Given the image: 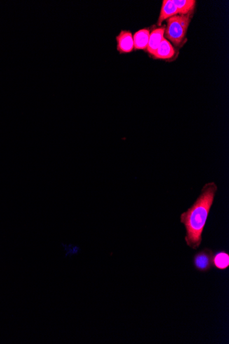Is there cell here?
<instances>
[{"label":"cell","mask_w":229,"mask_h":344,"mask_svg":"<svg viewBox=\"0 0 229 344\" xmlns=\"http://www.w3.org/2000/svg\"><path fill=\"white\" fill-rule=\"evenodd\" d=\"M212 265L219 270H225L229 267V254L225 251H220L213 256Z\"/></svg>","instance_id":"cell-10"},{"label":"cell","mask_w":229,"mask_h":344,"mask_svg":"<svg viewBox=\"0 0 229 344\" xmlns=\"http://www.w3.org/2000/svg\"><path fill=\"white\" fill-rule=\"evenodd\" d=\"M213 256L212 250L207 248L197 252L194 258L196 270L200 272H207L210 270L212 267Z\"/></svg>","instance_id":"cell-3"},{"label":"cell","mask_w":229,"mask_h":344,"mask_svg":"<svg viewBox=\"0 0 229 344\" xmlns=\"http://www.w3.org/2000/svg\"><path fill=\"white\" fill-rule=\"evenodd\" d=\"M177 15H178L177 7L174 4L173 0H164L163 1L162 9H161L157 24L159 26H162V23L164 21Z\"/></svg>","instance_id":"cell-6"},{"label":"cell","mask_w":229,"mask_h":344,"mask_svg":"<svg viewBox=\"0 0 229 344\" xmlns=\"http://www.w3.org/2000/svg\"><path fill=\"white\" fill-rule=\"evenodd\" d=\"M218 186L215 182L206 183L190 208L181 215V222L186 230L185 241L187 245L193 249L200 247L202 232L212 206Z\"/></svg>","instance_id":"cell-1"},{"label":"cell","mask_w":229,"mask_h":344,"mask_svg":"<svg viewBox=\"0 0 229 344\" xmlns=\"http://www.w3.org/2000/svg\"><path fill=\"white\" fill-rule=\"evenodd\" d=\"M165 31V26H162L150 33L149 41L147 47V51L149 52L150 55L153 56L155 55L159 45L164 39Z\"/></svg>","instance_id":"cell-5"},{"label":"cell","mask_w":229,"mask_h":344,"mask_svg":"<svg viewBox=\"0 0 229 344\" xmlns=\"http://www.w3.org/2000/svg\"><path fill=\"white\" fill-rule=\"evenodd\" d=\"M117 50L120 54L130 53L134 50L133 35L129 31H122L117 35Z\"/></svg>","instance_id":"cell-4"},{"label":"cell","mask_w":229,"mask_h":344,"mask_svg":"<svg viewBox=\"0 0 229 344\" xmlns=\"http://www.w3.org/2000/svg\"><path fill=\"white\" fill-rule=\"evenodd\" d=\"M150 31L149 29H143L135 33L133 35L134 50H146L149 41Z\"/></svg>","instance_id":"cell-8"},{"label":"cell","mask_w":229,"mask_h":344,"mask_svg":"<svg viewBox=\"0 0 229 344\" xmlns=\"http://www.w3.org/2000/svg\"><path fill=\"white\" fill-rule=\"evenodd\" d=\"M175 55V50L170 42L164 38L160 43L153 57L155 59H169Z\"/></svg>","instance_id":"cell-7"},{"label":"cell","mask_w":229,"mask_h":344,"mask_svg":"<svg viewBox=\"0 0 229 344\" xmlns=\"http://www.w3.org/2000/svg\"><path fill=\"white\" fill-rule=\"evenodd\" d=\"M63 251H64L65 256L66 258L71 257L73 255L78 254L80 249L78 246L73 244L62 243Z\"/></svg>","instance_id":"cell-11"},{"label":"cell","mask_w":229,"mask_h":344,"mask_svg":"<svg viewBox=\"0 0 229 344\" xmlns=\"http://www.w3.org/2000/svg\"><path fill=\"white\" fill-rule=\"evenodd\" d=\"M190 22V15H177L170 17L167 20L164 34L175 46H179L185 39Z\"/></svg>","instance_id":"cell-2"},{"label":"cell","mask_w":229,"mask_h":344,"mask_svg":"<svg viewBox=\"0 0 229 344\" xmlns=\"http://www.w3.org/2000/svg\"><path fill=\"white\" fill-rule=\"evenodd\" d=\"M173 1L177 7L180 15H190L193 13L196 3L195 0H173Z\"/></svg>","instance_id":"cell-9"}]
</instances>
